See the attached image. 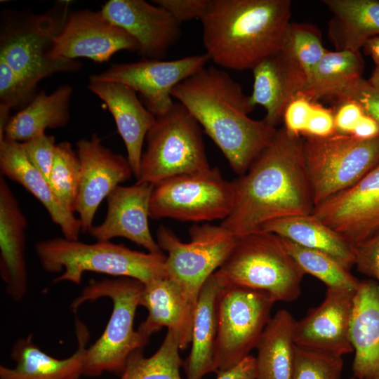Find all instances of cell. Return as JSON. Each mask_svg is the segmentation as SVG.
Returning <instances> with one entry per match:
<instances>
[{"label":"cell","instance_id":"1","mask_svg":"<svg viewBox=\"0 0 379 379\" xmlns=\"http://www.w3.org/2000/svg\"><path fill=\"white\" fill-rule=\"evenodd\" d=\"M304 138L284 127L248 171L232 182L234 206L220 225L239 237L281 218L311 214L314 205L307 176Z\"/></svg>","mask_w":379,"mask_h":379},{"label":"cell","instance_id":"2","mask_svg":"<svg viewBox=\"0 0 379 379\" xmlns=\"http://www.w3.org/2000/svg\"><path fill=\"white\" fill-rule=\"evenodd\" d=\"M197 120L227 159L244 175L274 139L277 129L248 117L255 107L241 86L225 70L204 67L171 92Z\"/></svg>","mask_w":379,"mask_h":379},{"label":"cell","instance_id":"3","mask_svg":"<svg viewBox=\"0 0 379 379\" xmlns=\"http://www.w3.org/2000/svg\"><path fill=\"white\" fill-rule=\"evenodd\" d=\"M290 0H209L200 20L206 53L225 69H252L280 50Z\"/></svg>","mask_w":379,"mask_h":379},{"label":"cell","instance_id":"4","mask_svg":"<svg viewBox=\"0 0 379 379\" xmlns=\"http://www.w3.org/2000/svg\"><path fill=\"white\" fill-rule=\"evenodd\" d=\"M69 1H58L41 13L4 9L0 20V58L28 82L59 72L79 71L77 60L51 56L53 42L72 11Z\"/></svg>","mask_w":379,"mask_h":379},{"label":"cell","instance_id":"5","mask_svg":"<svg viewBox=\"0 0 379 379\" xmlns=\"http://www.w3.org/2000/svg\"><path fill=\"white\" fill-rule=\"evenodd\" d=\"M35 252L44 270L63 271L53 279L54 283L79 284L86 272L132 278L144 284L167 277L164 254L137 251L110 241L86 244L53 238L36 243Z\"/></svg>","mask_w":379,"mask_h":379},{"label":"cell","instance_id":"6","mask_svg":"<svg viewBox=\"0 0 379 379\" xmlns=\"http://www.w3.org/2000/svg\"><path fill=\"white\" fill-rule=\"evenodd\" d=\"M305 274L279 237L263 231L237 237L227 258L213 273L221 287L260 291L276 302H286L300 296Z\"/></svg>","mask_w":379,"mask_h":379},{"label":"cell","instance_id":"7","mask_svg":"<svg viewBox=\"0 0 379 379\" xmlns=\"http://www.w3.org/2000/svg\"><path fill=\"white\" fill-rule=\"evenodd\" d=\"M143 286L141 281L128 277L91 280L72 302L73 312L101 298H110L113 305L104 332L87 348L84 376L97 377L104 372L121 375L130 354L149 343L133 328Z\"/></svg>","mask_w":379,"mask_h":379},{"label":"cell","instance_id":"8","mask_svg":"<svg viewBox=\"0 0 379 379\" xmlns=\"http://www.w3.org/2000/svg\"><path fill=\"white\" fill-rule=\"evenodd\" d=\"M138 182L156 185L178 175L210 168L202 128L179 102L156 117L147 133Z\"/></svg>","mask_w":379,"mask_h":379},{"label":"cell","instance_id":"9","mask_svg":"<svg viewBox=\"0 0 379 379\" xmlns=\"http://www.w3.org/2000/svg\"><path fill=\"white\" fill-rule=\"evenodd\" d=\"M303 138L314 206L354 185L379 163V136L360 140L335 133Z\"/></svg>","mask_w":379,"mask_h":379},{"label":"cell","instance_id":"10","mask_svg":"<svg viewBox=\"0 0 379 379\" xmlns=\"http://www.w3.org/2000/svg\"><path fill=\"white\" fill-rule=\"evenodd\" d=\"M232 182L224 179L217 167L178 175L154 185L149 217L185 222L224 220L232 212Z\"/></svg>","mask_w":379,"mask_h":379},{"label":"cell","instance_id":"11","mask_svg":"<svg viewBox=\"0 0 379 379\" xmlns=\"http://www.w3.org/2000/svg\"><path fill=\"white\" fill-rule=\"evenodd\" d=\"M189 234L190 241L185 243L168 227L161 225L156 232V241L167 253V277L196 307L201 288L224 262L237 237L221 225L207 222L192 225Z\"/></svg>","mask_w":379,"mask_h":379},{"label":"cell","instance_id":"12","mask_svg":"<svg viewBox=\"0 0 379 379\" xmlns=\"http://www.w3.org/2000/svg\"><path fill=\"white\" fill-rule=\"evenodd\" d=\"M276 301L267 293L238 286L220 287L216 300L214 372L225 371L256 348Z\"/></svg>","mask_w":379,"mask_h":379},{"label":"cell","instance_id":"13","mask_svg":"<svg viewBox=\"0 0 379 379\" xmlns=\"http://www.w3.org/2000/svg\"><path fill=\"white\" fill-rule=\"evenodd\" d=\"M210 60L206 53L172 60L142 58L130 63L113 64L105 71L89 77V81L116 82L138 93L141 102L155 117L173 106L171 92L179 83L192 76Z\"/></svg>","mask_w":379,"mask_h":379},{"label":"cell","instance_id":"14","mask_svg":"<svg viewBox=\"0 0 379 379\" xmlns=\"http://www.w3.org/2000/svg\"><path fill=\"white\" fill-rule=\"evenodd\" d=\"M76 146L81 170L74 213L81 232L88 233L102 200L133 174L128 159L102 145L96 133L79 140Z\"/></svg>","mask_w":379,"mask_h":379},{"label":"cell","instance_id":"15","mask_svg":"<svg viewBox=\"0 0 379 379\" xmlns=\"http://www.w3.org/2000/svg\"><path fill=\"white\" fill-rule=\"evenodd\" d=\"M120 51L138 53L139 45L126 31L111 22L101 10L84 8L70 12L54 39L51 56L72 60L86 58L104 62Z\"/></svg>","mask_w":379,"mask_h":379},{"label":"cell","instance_id":"16","mask_svg":"<svg viewBox=\"0 0 379 379\" xmlns=\"http://www.w3.org/2000/svg\"><path fill=\"white\" fill-rule=\"evenodd\" d=\"M312 215L354 247L379 231V163L350 187L314 207Z\"/></svg>","mask_w":379,"mask_h":379},{"label":"cell","instance_id":"17","mask_svg":"<svg viewBox=\"0 0 379 379\" xmlns=\"http://www.w3.org/2000/svg\"><path fill=\"white\" fill-rule=\"evenodd\" d=\"M103 15L134 38L142 58L163 60L181 36L180 24L162 7L144 0H109Z\"/></svg>","mask_w":379,"mask_h":379},{"label":"cell","instance_id":"18","mask_svg":"<svg viewBox=\"0 0 379 379\" xmlns=\"http://www.w3.org/2000/svg\"><path fill=\"white\" fill-rule=\"evenodd\" d=\"M355 293L327 288L321 303L295 320L296 346L340 357L352 352L350 328Z\"/></svg>","mask_w":379,"mask_h":379},{"label":"cell","instance_id":"19","mask_svg":"<svg viewBox=\"0 0 379 379\" xmlns=\"http://www.w3.org/2000/svg\"><path fill=\"white\" fill-rule=\"evenodd\" d=\"M154 185L138 182L117 186L106 198L107 211L105 220L88 232L97 241L124 237L144 247L148 253L164 254L153 238L148 219L150 199Z\"/></svg>","mask_w":379,"mask_h":379},{"label":"cell","instance_id":"20","mask_svg":"<svg viewBox=\"0 0 379 379\" xmlns=\"http://www.w3.org/2000/svg\"><path fill=\"white\" fill-rule=\"evenodd\" d=\"M252 71L251 101L254 107L258 105L265 108L266 115L263 120L276 128L283 121L288 105L305 90L307 75L280 51L262 60Z\"/></svg>","mask_w":379,"mask_h":379},{"label":"cell","instance_id":"21","mask_svg":"<svg viewBox=\"0 0 379 379\" xmlns=\"http://www.w3.org/2000/svg\"><path fill=\"white\" fill-rule=\"evenodd\" d=\"M139 305L148 312L147 318L138 328L146 340L166 327L178 335L180 350L188 347L191 344L195 307L173 280L165 277L145 284Z\"/></svg>","mask_w":379,"mask_h":379},{"label":"cell","instance_id":"22","mask_svg":"<svg viewBox=\"0 0 379 379\" xmlns=\"http://www.w3.org/2000/svg\"><path fill=\"white\" fill-rule=\"evenodd\" d=\"M88 88L107 106L116 123L135 178L139 175L142 147L156 117L145 107L137 93L122 84L89 81Z\"/></svg>","mask_w":379,"mask_h":379},{"label":"cell","instance_id":"23","mask_svg":"<svg viewBox=\"0 0 379 379\" xmlns=\"http://www.w3.org/2000/svg\"><path fill=\"white\" fill-rule=\"evenodd\" d=\"M77 348L69 357H51L34 343L33 336L19 338L11 350L14 368L0 366V379H79L84 375L89 331L79 319L75 320Z\"/></svg>","mask_w":379,"mask_h":379},{"label":"cell","instance_id":"24","mask_svg":"<svg viewBox=\"0 0 379 379\" xmlns=\"http://www.w3.org/2000/svg\"><path fill=\"white\" fill-rule=\"evenodd\" d=\"M27 221L5 178H0V274L14 300L27 291L25 261Z\"/></svg>","mask_w":379,"mask_h":379},{"label":"cell","instance_id":"25","mask_svg":"<svg viewBox=\"0 0 379 379\" xmlns=\"http://www.w3.org/2000/svg\"><path fill=\"white\" fill-rule=\"evenodd\" d=\"M0 169L3 176L21 185L41 202L65 238L79 240L81 232L79 219L57 197L45 177L29 163L21 142L6 138L0 141Z\"/></svg>","mask_w":379,"mask_h":379},{"label":"cell","instance_id":"26","mask_svg":"<svg viewBox=\"0 0 379 379\" xmlns=\"http://www.w3.org/2000/svg\"><path fill=\"white\" fill-rule=\"evenodd\" d=\"M350 338L354 357L352 377L379 379V284L360 281L354 294Z\"/></svg>","mask_w":379,"mask_h":379},{"label":"cell","instance_id":"27","mask_svg":"<svg viewBox=\"0 0 379 379\" xmlns=\"http://www.w3.org/2000/svg\"><path fill=\"white\" fill-rule=\"evenodd\" d=\"M332 13L328 37L335 51L357 52L379 36V1L324 0Z\"/></svg>","mask_w":379,"mask_h":379},{"label":"cell","instance_id":"28","mask_svg":"<svg viewBox=\"0 0 379 379\" xmlns=\"http://www.w3.org/2000/svg\"><path fill=\"white\" fill-rule=\"evenodd\" d=\"M260 231L271 232L301 246L326 253L349 270L354 265V247L312 213L271 221Z\"/></svg>","mask_w":379,"mask_h":379},{"label":"cell","instance_id":"29","mask_svg":"<svg viewBox=\"0 0 379 379\" xmlns=\"http://www.w3.org/2000/svg\"><path fill=\"white\" fill-rule=\"evenodd\" d=\"M220 287L213 274L199 294L193 318L191 350L183 361L186 379H202L214 372L216 300Z\"/></svg>","mask_w":379,"mask_h":379},{"label":"cell","instance_id":"30","mask_svg":"<svg viewBox=\"0 0 379 379\" xmlns=\"http://www.w3.org/2000/svg\"><path fill=\"white\" fill-rule=\"evenodd\" d=\"M72 93V87L68 84L58 86L49 94L41 90L27 106L11 117L4 138L22 142L46 133L47 128L65 127L70 119Z\"/></svg>","mask_w":379,"mask_h":379},{"label":"cell","instance_id":"31","mask_svg":"<svg viewBox=\"0 0 379 379\" xmlns=\"http://www.w3.org/2000/svg\"><path fill=\"white\" fill-rule=\"evenodd\" d=\"M295 320L286 310L271 317L256 347V379H292Z\"/></svg>","mask_w":379,"mask_h":379},{"label":"cell","instance_id":"32","mask_svg":"<svg viewBox=\"0 0 379 379\" xmlns=\"http://www.w3.org/2000/svg\"><path fill=\"white\" fill-rule=\"evenodd\" d=\"M180 350L178 335L168 330L161 345L152 356L146 357L143 349L130 354L120 379H182Z\"/></svg>","mask_w":379,"mask_h":379},{"label":"cell","instance_id":"33","mask_svg":"<svg viewBox=\"0 0 379 379\" xmlns=\"http://www.w3.org/2000/svg\"><path fill=\"white\" fill-rule=\"evenodd\" d=\"M280 240L305 274L321 281L327 288L356 292L360 280L328 254L305 248L279 237Z\"/></svg>","mask_w":379,"mask_h":379},{"label":"cell","instance_id":"34","mask_svg":"<svg viewBox=\"0 0 379 379\" xmlns=\"http://www.w3.org/2000/svg\"><path fill=\"white\" fill-rule=\"evenodd\" d=\"M279 51L305 72L307 81L327 52L317 27L308 23L291 22L285 32Z\"/></svg>","mask_w":379,"mask_h":379},{"label":"cell","instance_id":"35","mask_svg":"<svg viewBox=\"0 0 379 379\" xmlns=\"http://www.w3.org/2000/svg\"><path fill=\"white\" fill-rule=\"evenodd\" d=\"M364 69V61L360 51H327L314 69L305 90L300 95H306L328 86L361 77Z\"/></svg>","mask_w":379,"mask_h":379},{"label":"cell","instance_id":"36","mask_svg":"<svg viewBox=\"0 0 379 379\" xmlns=\"http://www.w3.org/2000/svg\"><path fill=\"white\" fill-rule=\"evenodd\" d=\"M80 170L79 158L72 145L67 141L57 143L48 183L57 197L74 213Z\"/></svg>","mask_w":379,"mask_h":379},{"label":"cell","instance_id":"37","mask_svg":"<svg viewBox=\"0 0 379 379\" xmlns=\"http://www.w3.org/2000/svg\"><path fill=\"white\" fill-rule=\"evenodd\" d=\"M305 97L312 100L333 98L340 102L354 100L379 124V91L362 77L347 79L313 91Z\"/></svg>","mask_w":379,"mask_h":379},{"label":"cell","instance_id":"38","mask_svg":"<svg viewBox=\"0 0 379 379\" xmlns=\"http://www.w3.org/2000/svg\"><path fill=\"white\" fill-rule=\"evenodd\" d=\"M343 357L296 346L292 379H340Z\"/></svg>","mask_w":379,"mask_h":379},{"label":"cell","instance_id":"39","mask_svg":"<svg viewBox=\"0 0 379 379\" xmlns=\"http://www.w3.org/2000/svg\"><path fill=\"white\" fill-rule=\"evenodd\" d=\"M37 86L28 82L0 58V105L22 110L36 95Z\"/></svg>","mask_w":379,"mask_h":379},{"label":"cell","instance_id":"40","mask_svg":"<svg viewBox=\"0 0 379 379\" xmlns=\"http://www.w3.org/2000/svg\"><path fill=\"white\" fill-rule=\"evenodd\" d=\"M21 144L27 160L48 181L55 154V137L44 133Z\"/></svg>","mask_w":379,"mask_h":379},{"label":"cell","instance_id":"41","mask_svg":"<svg viewBox=\"0 0 379 379\" xmlns=\"http://www.w3.org/2000/svg\"><path fill=\"white\" fill-rule=\"evenodd\" d=\"M316 104L314 100L302 95L293 99L283 115L284 127L286 131L302 137Z\"/></svg>","mask_w":379,"mask_h":379},{"label":"cell","instance_id":"42","mask_svg":"<svg viewBox=\"0 0 379 379\" xmlns=\"http://www.w3.org/2000/svg\"><path fill=\"white\" fill-rule=\"evenodd\" d=\"M354 265L358 272L379 284V231L354 246Z\"/></svg>","mask_w":379,"mask_h":379},{"label":"cell","instance_id":"43","mask_svg":"<svg viewBox=\"0 0 379 379\" xmlns=\"http://www.w3.org/2000/svg\"><path fill=\"white\" fill-rule=\"evenodd\" d=\"M152 2L165 10L179 23L195 18L201 19L209 0H154Z\"/></svg>","mask_w":379,"mask_h":379},{"label":"cell","instance_id":"44","mask_svg":"<svg viewBox=\"0 0 379 379\" xmlns=\"http://www.w3.org/2000/svg\"><path fill=\"white\" fill-rule=\"evenodd\" d=\"M365 114L364 109L357 102L354 100L340 102L334 113L336 133L351 135Z\"/></svg>","mask_w":379,"mask_h":379},{"label":"cell","instance_id":"45","mask_svg":"<svg viewBox=\"0 0 379 379\" xmlns=\"http://www.w3.org/2000/svg\"><path fill=\"white\" fill-rule=\"evenodd\" d=\"M336 133L334 113L323 106L316 104L302 137L322 138Z\"/></svg>","mask_w":379,"mask_h":379},{"label":"cell","instance_id":"46","mask_svg":"<svg viewBox=\"0 0 379 379\" xmlns=\"http://www.w3.org/2000/svg\"><path fill=\"white\" fill-rule=\"evenodd\" d=\"M216 374V379H256L255 358L250 354L236 365Z\"/></svg>","mask_w":379,"mask_h":379},{"label":"cell","instance_id":"47","mask_svg":"<svg viewBox=\"0 0 379 379\" xmlns=\"http://www.w3.org/2000/svg\"><path fill=\"white\" fill-rule=\"evenodd\" d=\"M351 135L360 140H369L379 136V124L365 114L352 131Z\"/></svg>","mask_w":379,"mask_h":379},{"label":"cell","instance_id":"48","mask_svg":"<svg viewBox=\"0 0 379 379\" xmlns=\"http://www.w3.org/2000/svg\"><path fill=\"white\" fill-rule=\"evenodd\" d=\"M366 55H369L376 65H379V36L369 39L362 48Z\"/></svg>","mask_w":379,"mask_h":379},{"label":"cell","instance_id":"49","mask_svg":"<svg viewBox=\"0 0 379 379\" xmlns=\"http://www.w3.org/2000/svg\"><path fill=\"white\" fill-rule=\"evenodd\" d=\"M368 81L373 87L379 91V65H376Z\"/></svg>","mask_w":379,"mask_h":379},{"label":"cell","instance_id":"50","mask_svg":"<svg viewBox=\"0 0 379 379\" xmlns=\"http://www.w3.org/2000/svg\"><path fill=\"white\" fill-rule=\"evenodd\" d=\"M350 379H358V378H356L352 376Z\"/></svg>","mask_w":379,"mask_h":379}]
</instances>
